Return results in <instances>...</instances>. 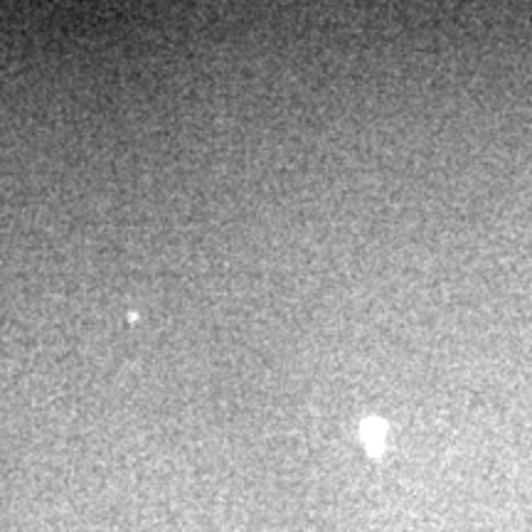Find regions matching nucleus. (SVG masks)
I'll use <instances>...</instances> for the list:
<instances>
[{
	"mask_svg": "<svg viewBox=\"0 0 532 532\" xmlns=\"http://www.w3.org/2000/svg\"><path fill=\"white\" fill-rule=\"evenodd\" d=\"M382 436H385V424L377 422V419H367L365 424H362V441H365L367 449H380V443H382Z\"/></svg>",
	"mask_w": 532,
	"mask_h": 532,
	"instance_id": "f257e3e1",
	"label": "nucleus"
}]
</instances>
